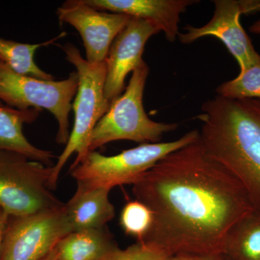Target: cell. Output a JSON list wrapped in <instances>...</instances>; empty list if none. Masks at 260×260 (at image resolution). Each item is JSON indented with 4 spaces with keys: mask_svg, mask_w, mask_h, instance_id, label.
<instances>
[{
    "mask_svg": "<svg viewBox=\"0 0 260 260\" xmlns=\"http://www.w3.org/2000/svg\"><path fill=\"white\" fill-rule=\"evenodd\" d=\"M42 109L22 111L8 106H0V150L21 153L34 160L52 167L55 155L52 152L34 146L23 133V125L31 124Z\"/></svg>",
    "mask_w": 260,
    "mask_h": 260,
    "instance_id": "obj_14",
    "label": "cell"
},
{
    "mask_svg": "<svg viewBox=\"0 0 260 260\" xmlns=\"http://www.w3.org/2000/svg\"><path fill=\"white\" fill-rule=\"evenodd\" d=\"M118 248L107 226L73 232L56 244L59 260H100Z\"/></svg>",
    "mask_w": 260,
    "mask_h": 260,
    "instance_id": "obj_15",
    "label": "cell"
},
{
    "mask_svg": "<svg viewBox=\"0 0 260 260\" xmlns=\"http://www.w3.org/2000/svg\"><path fill=\"white\" fill-rule=\"evenodd\" d=\"M110 191L107 188L78 186L64 206L72 232L107 226L115 215V208L109 199Z\"/></svg>",
    "mask_w": 260,
    "mask_h": 260,
    "instance_id": "obj_13",
    "label": "cell"
},
{
    "mask_svg": "<svg viewBox=\"0 0 260 260\" xmlns=\"http://www.w3.org/2000/svg\"><path fill=\"white\" fill-rule=\"evenodd\" d=\"M225 256L221 253L198 254V253H178L172 256L171 260H224Z\"/></svg>",
    "mask_w": 260,
    "mask_h": 260,
    "instance_id": "obj_21",
    "label": "cell"
},
{
    "mask_svg": "<svg viewBox=\"0 0 260 260\" xmlns=\"http://www.w3.org/2000/svg\"><path fill=\"white\" fill-rule=\"evenodd\" d=\"M149 72L147 64L133 72L124 93L111 103L109 111L94 128L89 152L117 140L159 143L164 134L177 129L176 123L157 122L145 112L143 95Z\"/></svg>",
    "mask_w": 260,
    "mask_h": 260,
    "instance_id": "obj_5",
    "label": "cell"
},
{
    "mask_svg": "<svg viewBox=\"0 0 260 260\" xmlns=\"http://www.w3.org/2000/svg\"><path fill=\"white\" fill-rule=\"evenodd\" d=\"M153 223V213L144 203L138 200L127 202L121 210L119 223L126 235L143 242Z\"/></svg>",
    "mask_w": 260,
    "mask_h": 260,
    "instance_id": "obj_19",
    "label": "cell"
},
{
    "mask_svg": "<svg viewBox=\"0 0 260 260\" xmlns=\"http://www.w3.org/2000/svg\"><path fill=\"white\" fill-rule=\"evenodd\" d=\"M52 167L16 152L0 150V208L20 216L61 208L52 192Z\"/></svg>",
    "mask_w": 260,
    "mask_h": 260,
    "instance_id": "obj_6",
    "label": "cell"
},
{
    "mask_svg": "<svg viewBox=\"0 0 260 260\" xmlns=\"http://www.w3.org/2000/svg\"><path fill=\"white\" fill-rule=\"evenodd\" d=\"M41 260H59L58 259L57 254H56L55 248H54L50 253H49L45 257L43 258V259Z\"/></svg>",
    "mask_w": 260,
    "mask_h": 260,
    "instance_id": "obj_24",
    "label": "cell"
},
{
    "mask_svg": "<svg viewBox=\"0 0 260 260\" xmlns=\"http://www.w3.org/2000/svg\"><path fill=\"white\" fill-rule=\"evenodd\" d=\"M211 20L201 27L186 25V32H179V42L190 44L208 36L218 38L238 64L240 72L260 61V54L240 23L243 14L260 12V0H215Z\"/></svg>",
    "mask_w": 260,
    "mask_h": 260,
    "instance_id": "obj_9",
    "label": "cell"
},
{
    "mask_svg": "<svg viewBox=\"0 0 260 260\" xmlns=\"http://www.w3.org/2000/svg\"><path fill=\"white\" fill-rule=\"evenodd\" d=\"M224 260H229V259H227V258H225V259H224Z\"/></svg>",
    "mask_w": 260,
    "mask_h": 260,
    "instance_id": "obj_26",
    "label": "cell"
},
{
    "mask_svg": "<svg viewBox=\"0 0 260 260\" xmlns=\"http://www.w3.org/2000/svg\"><path fill=\"white\" fill-rule=\"evenodd\" d=\"M78 88L77 72L64 80H43L18 74L0 61V102L18 110L47 109L57 121L58 144L69 140V116Z\"/></svg>",
    "mask_w": 260,
    "mask_h": 260,
    "instance_id": "obj_7",
    "label": "cell"
},
{
    "mask_svg": "<svg viewBox=\"0 0 260 260\" xmlns=\"http://www.w3.org/2000/svg\"><path fill=\"white\" fill-rule=\"evenodd\" d=\"M153 213L143 242L169 255L223 254L233 227L254 211L237 178L210 156L199 139L172 152L133 184Z\"/></svg>",
    "mask_w": 260,
    "mask_h": 260,
    "instance_id": "obj_1",
    "label": "cell"
},
{
    "mask_svg": "<svg viewBox=\"0 0 260 260\" xmlns=\"http://www.w3.org/2000/svg\"><path fill=\"white\" fill-rule=\"evenodd\" d=\"M216 93L229 99H260V61L240 72L234 79L219 85Z\"/></svg>",
    "mask_w": 260,
    "mask_h": 260,
    "instance_id": "obj_18",
    "label": "cell"
},
{
    "mask_svg": "<svg viewBox=\"0 0 260 260\" xmlns=\"http://www.w3.org/2000/svg\"><path fill=\"white\" fill-rule=\"evenodd\" d=\"M223 253L229 260H260V211L254 210L228 234Z\"/></svg>",
    "mask_w": 260,
    "mask_h": 260,
    "instance_id": "obj_16",
    "label": "cell"
},
{
    "mask_svg": "<svg viewBox=\"0 0 260 260\" xmlns=\"http://www.w3.org/2000/svg\"><path fill=\"white\" fill-rule=\"evenodd\" d=\"M199 138V130L194 129L174 141L143 143L111 156L95 150L88 152L80 164L70 168V174L78 186L83 187L112 190L116 186L133 185L161 159Z\"/></svg>",
    "mask_w": 260,
    "mask_h": 260,
    "instance_id": "obj_4",
    "label": "cell"
},
{
    "mask_svg": "<svg viewBox=\"0 0 260 260\" xmlns=\"http://www.w3.org/2000/svg\"><path fill=\"white\" fill-rule=\"evenodd\" d=\"M8 215L4 210L0 208V246H1L2 239H3V233H4L5 225L8 220Z\"/></svg>",
    "mask_w": 260,
    "mask_h": 260,
    "instance_id": "obj_22",
    "label": "cell"
},
{
    "mask_svg": "<svg viewBox=\"0 0 260 260\" xmlns=\"http://www.w3.org/2000/svg\"><path fill=\"white\" fill-rule=\"evenodd\" d=\"M64 206L20 216L8 215L0 246V260L45 257L72 232Z\"/></svg>",
    "mask_w": 260,
    "mask_h": 260,
    "instance_id": "obj_8",
    "label": "cell"
},
{
    "mask_svg": "<svg viewBox=\"0 0 260 260\" xmlns=\"http://www.w3.org/2000/svg\"><path fill=\"white\" fill-rule=\"evenodd\" d=\"M65 36L66 32H63L47 42L34 44H23L0 38V61L18 74L39 80H55L54 76L39 68L34 60V56L39 48L54 44Z\"/></svg>",
    "mask_w": 260,
    "mask_h": 260,
    "instance_id": "obj_17",
    "label": "cell"
},
{
    "mask_svg": "<svg viewBox=\"0 0 260 260\" xmlns=\"http://www.w3.org/2000/svg\"><path fill=\"white\" fill-rule=\"evenodd\" d=\"M249 31H250L251 34L260 35V19L258 20L257 21L254 22V23L249 27Z\"/></svg>",
    "mask_w": 260,
    "mask_h": 260,
    "instance_id": "obj_23",
    "label": "cell"
},
{
    "mask_svg": "<svg viewBox=\"0 0 260 260\" xmlns=\"http://www.w3.org/2000/svg\"><path fill=\"white\" fill-rule=\"evenodd\" d=\"M61 49L67 60L76 68L78 88L72 107L74 111L73 129L64 150L52 167L51 184L53 190L57 186L59 175L68 159L76 154L71 168L78 165L86 156L93 130L110 107L104 94L107 73L106 61L89 62L81 55L79 49L72 44H67Z\"/></svg>",
    "mask_w": 260,
    "mask_h": 260,
    "instance_id": "obj_3",
    "label": "cell"
},
{
    "mask_svg": "<svg viewBox=\"0 0 260 260\" xmlns=\"http://www.w3.org/2000/svg\"><path fill=\"white\" fill-rule=\"evenodd\" d=\"M1 105H4V104H3V103L0 102V106H1Z\"/></svg>",
    "mask_w": 260,
    "mask_h": 260,
    "instance_id": "obj_25",
    "label": "cell"
},
{
    "mask_svg": "<svg viewBox=\"0 0 260 260\" xmlns=\"http://www.w3.org/2000/svg\"><path fill=\"white\" fill-rule=\"evenodd\" d=\"M198 0H85L100 11H110L143 19L164 32L169 42H175L179 35L181 13Z\"/></svg>",
    "mask_w": 260,
    "mask_h": 260,
    "instance_id": "obj_12",
    "label": "cell"
},
{
    "mask_svg": "<svg viewBox=\"0 0 260 260\" xmlns=\"http://www.w3.org/2000/svg\"><path fill=\"white\" fill-rule=\"evenodd\" d=\"M159 32L146 20L132 18L115 38L106 59L104 94L109 104L124 91L128 74L146 64L143 59L145 45L150 37Z\"/></svg>",
    "mask_w": 260,
    "mask_h": 260,
    "instance_id": "obj_11",
    "label": "cell"
},
{
    "mask_svg": "<svg viewBox=\"0 0 260 260\" xmlns=\"http://www.w3.org/2000/svg\"><path fill=\"white\" fill-rule=\"evenodd\" d=\"M61 25L68 23L81 36L90 63L106 61L115 38L132 17L120 13H106L92 8L85 0H68L56 10Z\"/></svg>",
    "mask_w": 260,
    "mask_h": 260,
    "instance_id": "obj_10",
    "label": "cell"
},
{
    "mask_svg": "<svg viewBox=\"0 0 260 260\" xmlns=\"http://www.w3.org/2000/svg\"><path fill=\"white\" fill-rule=\"evenodd\" d=\"M172 256L146 242H138L124 249L119 247L100 260H171Z\"/></svg>",
    "mask_w": 260,
    "mask_h": 260,
    "instance_id": "obj_20",
    "label": "cell"
},
{
    "mask_svg": "<svg viewBox=\"0 0 260 260\" xmlns=\"http://www.w3.org/2000/svg\"><path fill=\"white\" fill-rule=\"evenodd\" d=\"M205 151L241 183L260 211V99L216 95L197 116Z\"/></svg>",
    "mask_w": 260,
    "mask_h": 260,
    "instance_id": "obj_2",
    "label": "cell"
}]
</instances>
